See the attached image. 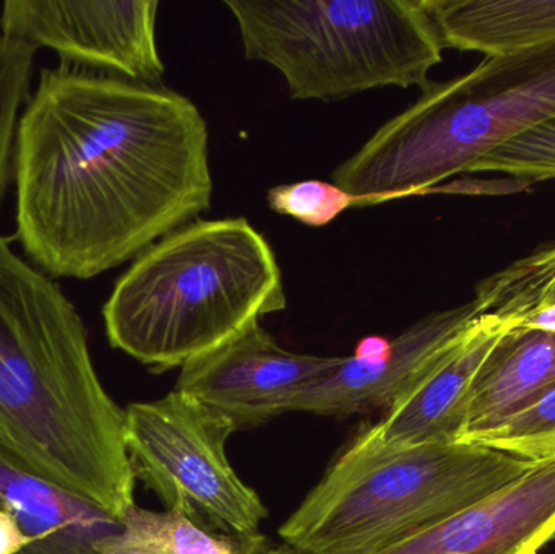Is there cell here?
I'll list each match as a JSON object with an SVG mask.
<instances>
[{
	"label": "cell",
	"mask_w": 555,
	"mask_h": 554,
	"mask_svg": "<svg viewBox=\"0 0 555 554\" xmlns=\"http://www.w3.org/2000/svg\"><path fill=\"white\" fill-rule=\"evenodd\" d=\"M390 350L391 340L372 335V337H365L359 342L352 357L361 358V360H380V358L387 357Z\"/></svg>",
	"instance_id": "cell-23"
},
{
	"label": "cell",
	"mask_w": 555,
	"mask_h": 554,
	"mask_svg": "<svg viewBox=\"0 0 555 554\" xmlns=\"http://www.w3.org/2000/svg\"><path fill=\"white\" fill-rule=\"evenodd\" d=\"M158 9L156 0H9L0 12V35L52 49L67 67L162 87Z\"/></svg>",
	"instance_id": "cell-8"
},
{
	"label": "cell",
	"mask_w": 555,
	"mask_h": 554,
	"mask_svg": "<svg viewBox=\"0 0 555 554\" xmlns=\"http://www.w3.org/2000/svg\"><path fill=\"white\" fill-rule=\"evenodd\" d=\"M28 546V539L16 520L0 510V554H20Z\"/></svg>",
	"instance_id": "cell-22"
},
{
	"label": "cell",
	"mask_w": 555,
	"mask_h": 554,
	"mask_svg": "<svg viewBox=\"0 0 555 554\" xmlns=\"http://www.w3.org/2000/svg\"><path fill=\"white\" fill-rule=\"evenodd\" d=\"M463 442L488 446L527 461L551 458L555 454V387L527 409Z\"/></svg>",
	"instance_id": "cell-19"
},
{
	"label": "cell",
	"mask_w": 555,
	"mask_h": 554,
	"mask_svg": "<svg viewBox=\"0 0 555 554\" xmlns=\"http://www.w3.org/2000/svg\"><path fill=\"white\" fill-rule=\"evenodd\" d=\"M555 387V332L512 325L486 358L459 441L494 428Z\"/></svg>",
	"instance_id": "cell-14"
},
{
	"label": "cell",
	"mask_w": 555,
	"mask_h": 554,
	"mask_svg": "<svg viewBox=\"0 0 555 554\" xmlns=\"http://www.w3.org/2000/svg\"><path fill=\"white\" fill-rule=\"evenodd\" d=\"M339 361L341 357L286 350L260 322H254L236 337L185 363L176 390L243 428L291 412L296 397L335 370Z\"/></svg>",
	"instance_id": "cell-9"
},
{
	"label": "cell",
	"mask_w": 555,
	"mask_h": 554,
	"mask_svg": "<svg viewBox=\"0 0 555 554\" xmlns=\"http://www.w3.org/2000/svg\"><path fill=\"white\" fill-rule=\"evenodd\" d=\"M555 116V41L486 55L468 74L430 81L333 171L358 204L424 194Z\"/></svg>",
	"instance_id": "cell-4"
},
{
	"label": "cell",
	"mask_w": 555,
	"mask_h": 554,
	"mask_svg": "<svg viewBox=\"0 0 555 554\" xmlns=\"http://www.w3.org/2000/svg\"><path fill=\"white\" fill-rule=\"evenodd\" d=\"M35 46L0 35V211L13 181L16 132L28 103Z\"/></svg>",
	"instance_id": "cell-18"
},
{
	"label": "cell",
	"mask_w": 555,
	"mask_h": 554,
	"mask_svg": "<svg viewBox=\"0 0 555 554\" xmlns=\"http://www.w3.org/2000/svg\"><path fill=\"white\" fill-rule=\"evenodd\" d=\"M270 208L307 227H326L358 201L333 182L307 179L270 189Z\"/></svg>",
	"instance_id": "cell-21"
},
{
	"label": "cell",
	"mask_w": 555,
	"mask_h": 554,
	"mask_svg": "<svg viewBox=\"0 0 555 554\" xmlns=\"http://www.w3.org/2000/svg\"><path fill=\"white\" fill-rule=\"evenodd\" d=\"M442 48L507 54L555 41V0H421Z\"/></svg>",
	"instance_id": "cell-15"
},
{
	"label": "cell",
	"mask_w": 555,
	"mask_h": 554,
	"mask_svg": "<svg viewBox=\"0 0 555 554\" xmlns=\"http://www.w3.org/2000/svg\"><path fill=\"white\" fill-rule=\"evenodd\" d=\"M16 241L54 279L90 280L208 210V127L165 87L41 68L16 132Z\"/></svg>",
	"instance_id": "cell-1"
},
{
	"label": "cell",
	"mask_w": 555,
	"mask_h": 554,
	"mask_svg": "<svg viewBox=\"0 0 555 554\" xmlns=\"http://www.w3.org/2000/svg\"><path fill=\"white\" fill-rule=\"evenodd\" d=\"M481 315L478 302L436 312L391 340L380 360L341 358L338 366L302 390L291 412L349 415L390 407L416 386Z\"/></svg>",
	"instance_id": "cell-11"
},
{
	"label": "cell",
	"mask_w": 555,
	"mask_h": 554,
	"mask_svg": "<svg viewBox=\"0 0 555 554\" xmlns=\"http://www.w3.org/2000/svg\"><path fill=\"white\" fill-rule=\"evenodd\" d=\"M555 537V454L455 516L364 554H538Z\"/></svg>",
	"instance_id": "cell-10"
},
{
	"label": "cell",
	"mask_w": 555,
	"mask_h": 554,
	"mask_svg": "<svg viewBox=\"0 0 555 554\" xmlns=\"http://www.w3.org/2000/svg\"><path fill=\"white\" fill-rule=\"evenodd\" d=\"M512 322L481 314L449 353L352 442L361 451H395L459 441L468 418L476 377Z\"/></svg>",
	"instance_id": "cell-12"
},
{
	"label": "cell",
	"mask_w": 555,
	"mask_h": 554,
	"mask_svg": "<svg viewBox=\"0 0 555 554\" xmlns=\"http://www.w3.org/2000/svg\"><path fill=\"white\" fill-rule=\"evenodd\" d=\"M537 462L476 442L395 451L349 446L281 526L280 537L296 554L369 553L455 516Z\"/></svg>",
	"instance_id": "cell-5"
},
{
	"label": "cell",
	"mask_w": 555,
	"mask_h": 554,
	"mask_svg": "<svg viewBox=\"0 0 555 554\" xmlns=\"http://www.w3.org/2000/svg\"><path fill=\"white\" fill-rule=\"evenodd\" d=\"M262 545L260 536H224L171 511L153 513L135 507L126 517V532L117 540L114 554H256Z\"/></svg>",
	"instance_id": "cell-16"
},
{
	"label": "cell",
	"mask_w": 555,
	"mask_h": 554,
	"mask_svg": "<svg viewBox=\"0 0 555 554\" xmlns=\"http://www.w3.org/2000/svg\"><path fill=\"white\" fill-rule=\"evenodd\" d=\"M286 306L269 241L246 218H221L184 224L143 250L103 319L111 347L165 373Z\"/></svg>",
	"instance_id": "cell-3"
},
{
	"label": "cell",
	"mask_w": 555,
	"mask_h": 554,
	"mask_svg": "<svg viewBox=\"0 0 555 554\" xmlns=\"http://www.w3.org/2000/svg\"><path fill=\"white\" fill-rule=\"evenodd\" d=\"M0 510L28 539L20 554H114L126 519L0 461Z\"/></svg>",
	"instance_id": "cell-13"
},
{
	"label": "cell",
	"mask_w": 555,
	"mask_h": 554,
	"mask_svg": "<svg viewBox=\"0 0 555 554\" xmlns=\"http://www.w3.org/2000/svg\"><path fill=\"white\" fill-rule=\"evenodd\" d=\"M237 429L233 420L179 390L126 409L133 471L168 511L204 529L253 539L269 511L231 467L227 445Z\"/></svg>",
	"instance_id": "cell-7"
},
{
	"label": "cell",
	"mask_w": 555,
	"mask_h": 554,
	"mask_svg": "<svg viewBox=\"0 0 555 554\" xmlns=\"http://www.w3.org/2000/svg\"><path fill=\"white\" fill-rule=\"evenodd\" d=\"M481 314L515 322L555 306V243L540 247L476 288Z\"/></svg>",
	"instance_id": "cell-17"
},
{
	"label": "cell",
	"mask_w": 555,
	"mask_h": 554,
	"mask_svg": "<svg viewBox=\"0 0 555 554\" xmlns=\"http://www.w3.org/2000/svg\"><path fill=\"white\" fill-rule=\"evenodd\" d=\"M468 172H502L525 184L555 179V116L492 150Z\"/></svg>",
	"instance_id": "cell-20"
},
{
	"label": "cell",
	"mask_w": 555,
	"mask_h": 554,
	"mask_svg": "<svg viewBox=\"0 0 555 554\" xmlns=\"http://www.w3.org/2000/svg\"><path fill=\"white\" fill-rule=\"evenodd\" d=\"M0 461L117 519L135 510L126 410L98 377L80 312L0 236Z\"/></svg>",
	"instance_id": "cell-2"
},
{
	"label": "cell",
	"mask_w": 555,
	"mask_h": 554,
	"mask_svg": "<svg viewBox=\"0 0 555 554\" xmlns=\"http://www.w3.org/2000/svg\"><path fill=\"white\" fill-rule=\"evenodd\" d=\"M514 325L538 328V331L555 332V306L533 312V314L515 322Z\"/></svg>",
	"instance_id": "cell-24"
},
{
	"label": "cell",
	"mask_w": 555,
	"mask_h": 554,
	"mask_svg": "<svg viewBox=\"0 0 555 554\" xmlns=\"http://www.w3.org/2000/svg\"><path fill=\"white\" fill-rule=\"evenodd\" d=\"M244 55L266 62L293 100L336 101L420 87L442 61L421 0H224Z\"/></svg>",
	"instance_id": "cell-6"
}]
</instances>
